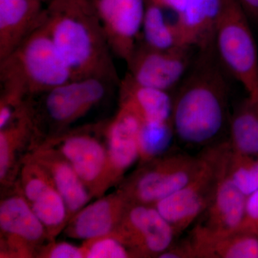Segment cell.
I'll use <instances>...</instances> for the list:
<instances>
[{
  "label": "cell",
  "instance_id": "cell-15",
  "mask_svg": "<svg viewBox=\"0 0 258 258\" xmlns=\"http://www.w3.org/2000/svg\"><path fill=\"white\" fill-rule=\"evenodd\" d=\"M128 204L120 191L86 205L71 219L67 233L86 241L110 235L119 225Z\"/></svg>",
  "mask_w": 258,
  "mask_h": 258
},
{
  "label": "cell",
  "instance_id": "cell-14",
  "mask_svg": "<svg viewBox=\"0 0 258 258\" xmlns=\"http://www.w3.org/2000/svg\"><path fill=\"white\" fill-rule=\"evenodd\" d=\"M142 120L130 107L120 108L106 128L107 151L113 180L123 175L139 159V132Z\"/></svg>",
  "mask_w": 258,
  "mask_h": 258
},
{
  "label": "cell",
  "instance_id": "cell-1",
  "mask_svg": "<svg viewBox=\"0 0 258 258\" xmlns=\"http://www.w3.org/2000/svg\"><path fill=\"white\" fill-rule=\"evenodd\" d=\"M44 23L74 79L120 81L112 52L91 0H48Z\"/></svg>",
  "mask_w": 258,
  "mask_h": 258
},
{
  "label": "cell",
  "instance_id": "cell-3",
  "mask_svg": "<svg viewBox=\"0 0 258 258\" xmlns=\"http://www.w3.org/2000/svg\"><path fill=\"white\" fill-rule=\"evenodd\" d=\"M73 79L44 19L13 52L0 60L2 89L15 91L29 99Z\"/></svg>",
  "mask_w": 258,
  "mask_h": 258
},
{
  "label": "cell",
  "instance_id": "cell-7",
  "mask_svg": "<svg viewBox=\"0 0 258 258\" xmlns=\"http://www.w3.org/2000/svg\"><path fill=\"white\" fill-rule=\"evenodd\" d=\"M113 234L134 257H157L170 248L174 229L154 205L128 203Z\"/></svg>",
  "mask_w": 258,
  "mask_h": 258
},
{
  "label": "cell",
  "instance_id": "cell-25",
  "mask_svg": "<svg viewBox=\"0 0 258 258\" xmlns=\"http://www.w3.org/2000/svg\"><path fill=\"white\" fill-rule=\"evenodd\" d=\"M226 171L232 182L245 196L258 190V155L237 152L230 147L226 159Z\"/></svg>",
  "mask_w": 258,
  "mask_h": 258
},
{
  "label": "cell",
  "instance_id": "cell-23",
  "mask_svg": "<svg viewBox=\"0 0 258 258\" xmlns=\"http://www.w3.org/2000/svg\"><path fill=\"white\" fill-rule=\"evenodd\" d=\"M164 10L147 2L142 34L144 43L158 50L180 46L174 23L164 17Z\"/></svg>",
  "mask_w": 258,
  "mask_h": 258
},
{
  "label": "cell",
  "instance_id": "cell-11",
  "mask_svg": "<svg viewBox=\"0 0 258 258\" xmlns=\"http://www.w3.org/2000/svg\"><path fill=\"white\" fill-rule=\"evenodd\" d=\"M20 181L22 195L45 226L48 237L55 236L71 217L63 198L48 172L31 157L22 169Z\"/></svg>",
  "mask_w": 258,
  "mask_h": 258
},
{
  "label": "cell",
  "instance_id": "cell-8",
  "mask_svg": "<svg viewBox=\"0 0 258 258\" xmlns=\"http://www.w3.org/2000/svg\"><path fill=\"white\" fill-rule=\"evenodd\" d=\"M113 55L125 62L139 43L146 0H91Z\"/></svg>",
  "mask_w": 258,
  "mask_h": 258
},
{
  "label": "cell",
  "instance_id": "cell-10",
  "mask_svg": "<svg viewBox=\"0 0 258 258\" xmlns=\"http://www.w3.org/2000/svg\"><path fill=\"white\" fill-rule=\"evenodd\" d=\"M109 86L111 84L98 78L71 80L44 93L45 115L57 126H67L98 105Z\"/></svg>",
  "mask_w": 258,
  "mask_h": 258
},
{
  "label": "cell",
  "instance_id": "cell-30",
  "mask_svg": "<svg viewBox=\"0 0 258 258\" xmlns=\"http://www.w3.org/2000/svg\"><path fill=\"white\" fill-rule=\"evenodd\" d=\"M249 18L258 20V0H238Z\"/></svg>",
  "mask_w": 258,
  "mask_h": 258
},
{
  "label": "cell",
  "instance_id": "cell-19",
  "mask_svg": "<svg viewBox=\"0 0 258 258\" xmlns=\"http://www.w3.org/2000/svg\"><path fill=\"white\" fill-rule=\"evenodd\" d=\"M222 0H189L174 23L180 46L208 48L215 37Z\"/></svg>",
  "mask_w": 258,
  "mask_h": 258
},
{
  "label": "cell",
  "instance_id": "cell-4",
  "mask_svg": "<svg viewBox=\"0 0 258 258\" xmlns=\"http://www.w3.org/2000/svg\"><path fill=\"white\" fill-rule=\"evenodd\" d=\"M230 142L212 144L200 153L201 164L184 187L154 205L176 236L202 217L210 206L221 177Z\"/></svg>",
  "mask_w": 258,
  "mask_h": 258
},
{
  "label": "cell",
  "instance_id": "cell-29",
  "mask_svg": "<svg viewBox=\"0 0 258 258\" xmlns=\"http://www.w3.org/2000/svg\"><path fill=\"white\" fill-rule=\"evenodd\" d=\"M189 0H147L148 3L159 7L161 9L171 10L176 14L184 9Z\"/></svg>",
  "mask_w": 258,
  "mask_h": 258
},
{
  "label": "cell",
  "instance_id": "cell-27",
  "mask_svg": "<svg viewBox=\"0 0 258 258\" xmlns=\"http://www.w3.org/2000/svg\"><path fill=\"white\" fill-rule=\"evenodd\" d=\"M239 230L258 236V190L247 197L243 221Z\"/></svg>",
  "mask_w": 258,
  "mask_h": 258
},
{
  "label": "cell",
  "instance_id": "cell-26",
  "mask_svg": "<svg viewBox=\"0 0 258 258\" xmlns=\"http://www.w3.org/2000/svg\"><path fill=\"white\" fill-rule=\"evenodd\" d=\"M84 257H133L131 251L113 233L86 241L82 246Z\"/></svg>",
  "mask_w": 258,
  "mask_h": 258
},
{
  "label": "cell",
  "instance_id": "cell-20",
  "mask_svg": "<svg viewBox=\"0 0 258 258\" xmlns=\"http://www.w3.org/2000/svg\"><path fill=\"white\" fill-rule=\"evenodd\" d=\"M32 157L48 172L56 189L63 198L71 218L87 205L91 190L60 153L49 149H40Z\"/></svg>",
  "mask_w": 258,
  "mask_h": 258
},
{
  "label": "cell",
  "instance_id": "cell-2",
  "mask_svg": "<svg viewBox=\"0 0 258 258\" xmlns=\"http://www.w3.org/2000/svg\"><path fill=\"white\" fill-rule=\"evenodd\" d=\"M208 59L198 62L173 99L174 134L188 145H212L227 121V83L221 71Z\"/></svg>",
  "mask_w": 258,
  "mask_h": 258
},
{
  "label": "cell",
  "instance_id": "cell-17",
  "mask_svg": "<svg viewBox=\"0 0 258 258\" xmlns=\"http://www.w3.org/2000/svg\"><path fill=\"white\" fill-rule=\"evenodd\" d=\"M247 198L227 176L225 160L214 198L203 214V221L198 225L212 235H227L239 230L243 221Z\"/></svg>",
  "mask_w": 258,
  "mask_h": 258
},
{
  "label": "cell",
  "instance_id": "cell-5",
  "mask_svg": "<svg viewBox=\"0 0 258 258\" xmlns=\"http://www.w3.org/2000/svg\"><path fill=\"white\" fill-rule=\"evenodd\" d=\"M249 19L238 0H222L214 40L226 69L247 96L258 98V52Z\"/></svg>",
  "mask_w": 258,
  "mask_h": 258
},
{
  "label": "cell",
  "instance_id": "cell-9",
  "mask_svg": "<svg viewBox=\"0 0 258 258\" xmlns=\"http://www.w3.org/2000/svg\"><path fill=\"white\" fill-rule=\"evenodd\" d=\"M189 47L158 50L140 42L126 62L127 75L142 86L168 91L184 77L190 64Z\"/></svg>",
  "mask_w": 258,
  "mask_h": 258
},
{
  "label": "cell",
  "instance_id": "cell-6",
  "mask_svg": "<svg viewBox=\"0 0 258 258\" xmlns=\"http://www.w3.org/2000/svg\"><path fill=\"white\" fill-rule=\"evenodd\" d=\"M201 161V154H164L144 164L120 191L128 203L154 205L184 187L198 171Z\"/></svg>",
  "mask_w": 258,
  "mask_h": 258
},
{
  "label": "cell",
  "instance_id": "cell-22",
  "mask_svg": "<svg viewBox=\"0 0 258 258\" xmlns=\"http://www.w3.org/2000/svg\"><path fill=\"white\" fill-rule=\"evenodd\" d=\"M230 147L237 152L258 155V98H247L230 121Z\"/></svg>",
  "mask_w": 258,
  "mask_h": 258
},
{
  "label": "cell",
  "instance_id": "cell-13",
  "mask_svg": "<svg viewBox=\"0 0 258 258\" xmlns=\"http://www.w3.org/2000/svg\"><path fill=\"white\" fill-rule=\"evenodd\" d=\"M0 228L8 247L19 254H30L34 247L49 237L45 226L23 195L2 200Z\"/></svg>",
  "mask_w": 258,
  "mask_h": 258
},
{
  "label": "cell",
  "instance_id": "cell-24",
  "mask_svg": "<svg viewBox=\"0 0 258 258\" xmlns=\"http://www.w3.org/2000/svg\"><path fill=\"white\" fill-rule=\"evenodd\" d=\"M174 134L172 121L145 123L139 132V159L143 164L165 154Z\"/></svg>",
  "mask_w": 258,
  "mask_h": 258
},
{
  "label": "cell",
  "instance_id": "cell-18",
  "mask_svg": "<svg viewBox=\"0 0 258 258\" xmlns=\"http://www.w3.org/2000/svg\"><path fill=\"white\" fill-rule=\"evenodd\" d=\"M186 240L191 258H258V236L244 231L212 235L197 225Z\"/></svg>",
  "mask_w": 258,
  "mask_h": 258
},
{
  "label": "cell",
  "instance_id": "cell-21",
  "mask_svg": "<svg viewBox=\"0 0 258 258\" xmlns=\"http://www.w3.org/2000/svg\"><path fill=\"white\" fill-rule=\"evenodd\" d=\"M120 102L130 107L145 123L171 121L173 99L168 91L142 86L125 75L120 81Z\"/></svg>",
  "mask_w": 258,
  "mask_h": 258
},
{
  "label": "cell",
  "instance_id": "cell-16",
  "mask_svg": "<svg viewBox=\"0 0 258 258\" xmlns=\"http://www.w3.org/2000/svg\"><path fill=\"white\" fill-rule=\"evenodd\" d=\"M44 3L41 0H0V60L41 24Z\"/></svg>",
  "mask_w": 258,
  "mask_h": 258
},
{
  "label": "cell",
  "instance_id": "cell-31",
  "mask_svg": "<svg viewBox=\"0 0 258 258\" xmlns=\"http://www.w3.org/2000/svg\"><path fill=\"white\" fill-rule=\"evenodd\" d=\"M41 1L43 2V3H45V2L48 1V0H41Z\"/></svg>",
  "mask_w": 258,
  "mask_h": 258
},
{
  "label": "cell",
  "instance_id": "cell-12",
  "mask_svg": "<svg viewBox=\"0 0 258 258\" xmlns=\"http://www.w3.org/2000/svg\"><path fill=\"white\" fill-rule=\"evenodd\" d=\"M58 152L66 159L91 191H98L112 178L108 151L96 137L77 132L64 136Z\"/></svg>",
  "mask_w": 258,
  "mask_h": 258
},
{
  "label": "cell",
  "instance_id": "cell-28",
  "mask_svg": "<svg viewBox=\"0 0 258 258\" xmlns=\"http://www.w3.org/2000/svg\"><path fill=\"white\" fill-rule=\"evenodd\" d=\"M44 257L49 258H82L84 257V252L82 247H78L74 244L66 242L54 244L47 249Z\"/></svg>",
  "mask_w": 258,
  "mask_h": 258
}]
</instances>
